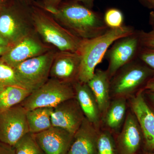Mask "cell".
Instances as JSON below:
<instances>
[{"instance_id": "obj_1", "label": "cell", "mask_w": 154, "mask_h": 154, "mask_svg": "<svg viewBox=\"0 0 154 154\" xmlns=\"http://www.w3.org/2000/svg\"><path fill=\"white\" fill-rule=\"evenodd\" d=\"M42 8L82 40L95 38L109 29L100 14L74 0L63 3L57 8Z\"/></svg>"}, {"instance_id": "obj_2", "label": "cell", "mask_w": 154, "mask_h": 154, "mask_svg": "<svg viewBox=\"0 0 154 154\" xmlns=\"http://www.w3.org/2000/svg\"><path fill=\"white\" fill-rule=\"evenodd\" d=\"M135 31L133 27L124 25L121 28H109L105 33L95 38L82 40L78 52L81 59L78 81L88 83L94 76L96 67L102 61L113 42Z\"/></svg>"}, {"instance_id": "obj_3", "label": "cell", "mask_w": 154, "mask_h": 154, "mask_svg": "<svg viewBox=\"0 0 154 154\" xmlns=\"http://www.w3.org/2000/svg\"><path fill=\"white\" fill-rule=\"evenodd\" d=\"M30 17L35 30L45 42L59 51L79 52L82 39L63 27L37 3L30 8Z\"/></svg>"}, {"instance_id": "obj_4", "label": "cell", "mask_w": 154, "mask_h": 154, "mask_svg": "<svg viewBox=\"0 0 154 154\" xmlns=\"http://www.w3.org/2000/svg\"><path fill=\"white\" fill-rule=\"evenodd\" d=\"M154 75V70L137 58L119 69L111 78L110 95L127 99L143 89Z\"/></svg>"}, {"instance_id": "obj_5", "label": "cell", "mask_w": 154, "mask_h": 154, "mask_svg": "<svg viewBox=\"0 0 154 154\" xmlns=\"http://www.w3.org/2000/svg\"><path fill=\"white\" fill-rule=\"evenodd\" d=\"M74 97L72 84L50 78L43 85L32 91L20 104L27 110L38 107L54 108Z\"/></svg>"}, {"instance_id": "obj_6", "label": "cell", "mask_w": 154, "mask_h": 154, "mask_svg": "<svg viewBox=\"0 0 154 154\" xmlns=\"http://www.w3.org/2000/svg\"><path fill=\"white\" fill-rule=\"evenodd\" d=\"M31 6L18 5L0 10V34L11 46L30 33L28 19Z\"/></svg>"}, {"instance_id": "obj_7", "label": "cell", "mask_w": 154, "mask_h": 154, "mask_svg": "<svg viewBox=\"0 0 154 154\" xmlns=\"http://www.w3.org/2000/svg\"><path fill=\"white\" fill-rule=\"evenodd\" d=\"M55 53V51H48L27 60L14 68L25 88L33 91L47 82Z\"/></svg>"}, {"instance_id": "obj_8", "label": "cell", "mask_w": 154, "mask_h": 154, "mask_svg": "<svg viewBox=\"0 0 154 154\" xmlns=\"http://www.w3.org/2000/svg\"><path fill=\"white\" fill-rule=\"evenodd\" d=\"M141 47L138 30L113 42L105 57L108 61L106 71L110 79L119 69L137 59Z\"/></svg>"}, {"instance_id": "obj_9", "label": "cell", "mask_w": 154, "mask_h": 154, "mask_svg": "<svg viewBox=\"0 0 154 154\" xmlns=\"http://www.w3.org/2000/svg\"><path fill=\"white\" fill-rule=\"evenodd\" d=\"M26 113L21 104L0 113V142L14 146L29 132Z\"/></svg>"}, {"instance_id": "obj_10", "label": "cell", "mask_w": 154, "mask_h": 154, "mask_svg": "<svg viewBox=\"0 0 154 154\" xmlns=\"http://www.w3.org/2000/svg\"><path fill=\"white\" fill-rule=\"evenodd\" d=\"M144 89L131 96V108L140 126L145 148L154 151V113L149 107L143 96Z\"/></svg>"}, {"instance_id": "obj_11", "label": "cell", "mask_w": 154, "mask_h": 154, "mask_svg": "<svg viewBox=\"0 0 154 154\" xmlns=\"http://www.w3.org/2000/svg\"><path fill=\"white\" fill-rule=\"evenodd\" d=\"M51 117L52 126L63 128L74 134L85 117L75 97L54 107Z\"/></svg>"}, {"instance_id": "obj_12", "label": "cell", "mask_w": 154, "mask_h": 154, "mask_svg": "<svg viewBox=\"0 0 154 154\" xmlns=\"http://www.w3.org/2000/svg\"><path fill=\"white\" fill-rule=\"evenodd\" d=\"M81 60L79 53L56 52L50 72V78L73 85L78 81Z\"/></svg>"}, {"instance_id": "obj_13", "label": "cell", "mask_w": 154, "mask_h": 154, "mask_svg": "<svg viewBox=\"0 0 154 154\" xmlns=\"http://www.w3.org/2000/svg\"><path fill=\"white\" fill-rule=\"evenodd\" d=\"M48 51V48L42 44L30 33L11 46L1 58L14 68L25 60L41 55Z\"/></svg>"}, {"instance_id": "obj_14", "label": "cell", "mask_w": 154, "mask_h": 154, "mask_svg": "<svg viewBox=\"0 0 154 154\" xmlns=\"http://www.w3.org/2000/svg\"><path fill=\"white\" fill-rule=\"evenodd\" d=\"M34 134L45 154H68L74 136L67 131L55 126Z\"/></svg>"}, {"instance_id": "obj_15", "label": "cell", "mask_w": 154, "mask_h": 154, "mask_svg": "<svg viewBox=\"0 0 154 154\" xmlns=\"http://www.w3.org/2000/svg\"><path fill=\"white\" fill-rule=\"evenodd\" d=\"M143 141L140 126L132 113L125 117L123 127L117 139L119 154H137Z\"/></svg>"}, {"instance_id": "obj_16", "label": "cell", "mask_w": 154, "mask_h": 154, "mask_svg": "<svg viewBox=\"0 0 154 154\" xmlns=\"http://www.w3.org/2000/svg\"><path fill=\"white\" fill-rule=\"evenodd\" d=\"M99 129L85 117L74 134L68 154H97Z\"/></svg>"}, {"instance_id": "obj_17", "label": "cell", "mask_w": 154, "mask_h": 154, "mask_svg": "<svg viewBox=\"0 0 154 154\" xmlns=\"http://www.w3.org/2000/svg\"><path fill=\"white\" fill-rule=\"evenodd\" d=\"M73 85L75 97L85 117L99 129L102 113L93 92L87 83L77 81Z\"/></svg>"}, {"instance_id": "obj_18", "label": "cell", "mask_w": 154, "mask_h": 154, "mask_svg": "<svg viewBox=\"0 0 154 154\" xmlns=\"http://www.w3.org/2000/svg\"><path fill=\"white\" fill-rule=\"evenodd\" d=\"M110 79L107 71L96 69L87 83L95 98L101 113H105L110 104Z\"/></svg>"}, {"instance_id": "obj_19", "label": "cell", "mask_w": 154, "mask_h": 154, "mask_svg": "<svg viewBox=\"0 0 154 154\" xmlns=\"http://www.w3.org/2000/svg\"><path fill=\"white\" fill-rule=\"evenodd\" d=\"M51 107H38L27 110L26 116L29 132L36 134L52 126Z\"/></svg>"}, {"instance_id": "obj_20", "label": "cell", "mask_w": 154, "mask_h": 154, "mask_svg": "<svg viewBox=\"0 0 154 154\" xmlns=\"http://www.w3.org/2000/svg\"><path fill=\"white\" fill-rule=\"evenodd\" d=\"M32 91L17 86H10L0 90V113L21 104Z\"/></svg>"}, {"instance_id": "obj_21", "label": "cell", "mask_w": 154, "mask_h": 154, "mask_svg": "<svg viewBox=\"0 0 154 154\" xmlns=\"http://www.w3.org/2000/svg\"><path fill=\"white\" fill-rule=\"evenodd\" d=\"M126 99L115 98L104 113V121L107 127L117 131L125 121L127 108Z\"/></svg>"}, {"instance_id": "obj_22", "label": "cell", "mask_w": 154, "mask_h": 154, "mask_svg": "<svg viewBox=\"0 0 154 154\" xmlns=\"http://www.w3.org/2000/svg\"><path fill=\"white\" fill-rule=\"evenodd\" d=\"M14 147L15 154H45L34 134L30 132L20 139Z\"/></svg>"}, {"instance_id": "obj_23", "label": "cell", "mask_w": 154, "mask_h": 154, "mask_svg": "<svg viewBox=\"0 0 154 154\" xmlns=\"http://www.w3.org/2000/svg\"><path fill=\"white\" fill-rule=\"evenodd\" d=\"M10 86L26 88L20 81L14 68L4 62L0 57V90Z\"/></svg>"}, {"instance_id": "obj_24", "label": "cell", "mask_w": 154, "mask_h": 154, "mask_svg": "<svg viewBox=\"0 0 154 154\" xmlns=\"http://www.w3.org/2000/svg\"><path fill=\"white\" fill-rule=\"evenodd\" d=\"M97 154H119L116 143L108 131L99 132Z\"/></svg>"}, {"instance_id": "obj_25", "label": "cell", "mask_w": 154, "mask_h": 154, "mask_svg": "<svg viewBox=\"0 0 154 154\" xmlns=\"http://www.w3.org/2000/svg\"><path fill=\"white\" fill-rule=\"evenodd\" d=\"M104 22L110 29H116L123 26L124 18L120 10L112 8L107 10L103 17Z\"/></svg>"}, {"instance_id": "obj_26", "label": "cell", "mask_w": 154, "mask_h": 154, "mask_svg": "<svg viewBox=\"0 0 154 154\" xmlns=\"http://www.w3.org/2000/svg\"><path fill=\"white\" fill-rule=\"evenodd\" d=\"M138 58L154 70V48L141 47Z\"/></svg>"}, {"instance_id": "obj_27", "label": "cell", "mask_w": 154, "mask_h": 154, "mask_svg": "<svg viewBox=\"0 0 154 154\" xmlns=\"http://www.w3.org/2000/svg\"><path fill=\"white\" fill-rule=\"evenodd\" d=\"M138 33L141 47L154 48V30H138Z\"/></svg>"}, {"instance_id": "obj_28", "label": "cell", "mask_w": 154, "mask_h": 154, "mask_svg": "<svg viewBox=\"0 0 154 154\" xmlns=\"http://www.w3.org/2000/svg\"><path fill=\"white\" fill-rule=\"evenodd\" d=\"M143 96L147 104L154 113V91L144 90Z\"/></svg>"}, {"instance_id": "obj_29", "label": "cell", "mask_w": 154, "mask_h": 154, "mask_svg": "<svg viewBox=\"0 0 154 154\" xmlns=\"http://www.w3.org/2000/svg\"><path fill=\"white\" fill-rule=\"evenodd\" d=\"M64 0H42V4H38L42 8H57L60 5Z\"/></svg>"}, {"instance_id": "obj_30", "label": "cell", "mask_w": 154, "mask_h": 154, "mask_svg": "<svg viewBox=\"0 0 154 154\" xmlns=\"http://www.w3.org/2000/svg\"><path fill=\"white\" fill-rule=\"evenodd\" d=\"M0 154H15L14 147L0 142Z\"/></svg>"}, {"instance_id": "obj_31", "label": "cell", "mask_w": 154, "mask_h": 154, "mask_svg": "<svg viewBox=\"0 0 154 154\" xmlns=\"http://www.w3.org/2000/svg\"><path fill=\"white\" fill-rule=\"evenodd\" d=\"M144 90L154 91V75L148 81L146 85L144 87Z\"/></svg>"}, {"instance_id": "obj_32", "label": "cell", "mask_w": 154, "mask_h": 154, "mask_svg": "<svg viewBox=\"0 0 154 154\" xmlns=\"http://www.w3.org/2000/svg\"><path fill=\"white\" fill-rule=\"evenodd\" d=\"M74 1L82 4L90 9H92L94 7V0H74Z\"/></svg>"}, {"instance_id": "obj_33", "label": "cell", "mask_w": 154, "mask_h": 154, "mask_svg": "<svg viewBox=\"0 0 154 154\" xmlns=\"http://www.w3.org/2000/svg\"><path fill=\"white\" fill-rule=\"evenodd\" d=\"M17 1L25 5L28 6H32L35 3L33 0H17Z\"/></svg>"}, {"instance_id": "obj_34", "label": "cell", "mask_w": 154, "mask_h": 154, "mask_svg": "<svg viewBox=\"0 0 154 154\" xmlns=\"http://www.w3.org/2000/svg\"><path fill=\"white\" fill-rule=\"evenodd\" d=\"M149 24L151 26L152 30H154V11H152L149 14Z\"/></svg>"}, {"instance_id": "obj_35", "label": "cell", "mask_w": 154, "mask_h": 154, "mask_svg": "<svg viewBox=\"0 0 154 154\" xmlns=\"http://www.w3.org/2000/svg\"><path fill=\"white\" fill-rule=\"evenodd\" d=\"M11 46L8 42L0 34V47Z\"/></svg>"}, {"instance_id": "obj_36", "label": "cell", "mask_w": 154, "mask_h": 154, "mask_svg": "<svg viewBox=\"0 0 154 154\" xmlns=\"http://www.w3.org/2000/svg\"><path fill=\"white\" fill-rule=\"evenodd\" d=\"M145 4L149 8L153 10L154 11V0H142Z\"/></svg>"}, {"instance_id": "obj_37", "label": "cell", "mask_w": 154, "mask_h": 154, "mask_svg": "<svg viewBox=\"0 0 154 154\" xmlns=\"http://www.w3.org/2000/svg\"><path fill=\"white\" fill-rule=\"evenodd\" d=\"M11 46H12L0 47V57H1L3 54L7 52L10 49Z\"/></svg>"}, {"instance_id": "obj_38", "label": "cell", "mask_w": 154, "mask_h": 154, "mask_svg": "<svg viewBox=\"0 0 154 154\" xmlns=\"http://www.w3.org/2000/svg\"><path fill=\"white\" fill-rule=\"evenodd\" d=\"M144 154H154V151L153 152H147Z\"/></svg>"}, {"instance_id": "obj_39", "label": "cell", "mask_w": 154, "mask_h": 154, "mask_svg": "<svg viewBox=\"0 0 154 154\" xmlns=\"http://www.w3.org/2000/svg\"><path fill=\"white\" fill-rule=\"evenodd\" d=\"M4 2V0H0V8H1V5H2V4Z\"/></svg>"}, {"instance_id": "obj_40", "label": "cell", "mask_w": 154, "mask_h": 154, "mask_svg": "<svg viewBox=\"0 0 154 154\" xmlns=\"http://www.w3.org/2000/svg\"><path fill=\"white\" fill-rule=\"evenodd\" d=\"M0 9H1V8H0Z\"/></svg>"}]
</instances>
